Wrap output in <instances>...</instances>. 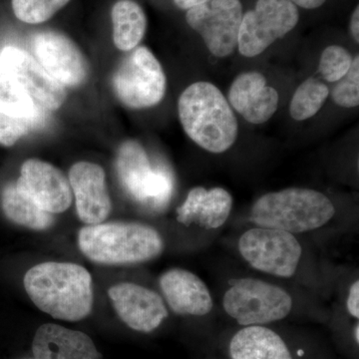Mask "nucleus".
Wrapping results in <instances>:
<instances>
[{"instance_id":"f257e3e1","label":"nucleus","mask_w":359,"mask_h":359,"mask_svg":"<svg viewBox=\"0 0 359 359\" xmlns=\"http://www.w3.org/2000/svg\"><path fill=\"white\" fill-rule=\"evenodd\" d=\"M25 289L33 304L56 320L79 321L91 313L93 283L79 264L47 262L25 273Z\"/></svg>"},{"instance_id":"f03ea898","label":"nucleus","mask_w":359,"mask_h":359,"mask_svg":"<svg viewBox=\"0 0 359 359\" xmlns=\"http://www.w3.org/2000/svg\"><path fill=\"white\" fill-rule=\"evenodd\" d=\"M178 114L189 138L208 152L222 154L237 141L235 113L218 87L210 82H196L182 92Z\"/></svg>"},{"instance_id":"7ed1b4c3","label":"nucleus","mask_w":359,"mask_h":359,"mask_svg":"<svg viewBox=\"0 0 359 359\" xmlns=\"http://www.w3.org/2000/svg\"><path fill=\"white\" fill-rule=\"evenodd\" d=\"M78 245L90 261L105 266H129L152 261L164 250V241L148 224L114 222L84 226Z\"/></svg>"},{"instance_id":"20e7f679","label":"nucleus","mask_w":359,"mask_h":359,"mask_svg":"<svg viewBox=\"0 0 359 359\" xmlns=\"http://www.w3.org/2000/svg\"><path fill=\"white\" fill-rule=\"evenodd\" d=\"M334 214V205L325 194L311 189L289 188L259 197L250 209V221L259 228L295 235L318 230Z\"/></svg>"},{"instance_id":"39448f33","label":"nucleus","mask_w":359,"mask_h":359,"mask_svg":"<svg viewBox=\"0 0 359 359\" xmlns=\"http://www.w3.org/2000/svg\"><path fill=\"white\" fill-rule=\"evenodd\" d=\"M224 311L243 327L282 320L292 309V299L282 287L257 280L242 278L224 295Z\"/></svg>"},{"instance_id":"423d86ee","label":"nucleus","mask_w":359,"mask_h":359,"mask_svg":"<svg viewBox=\"0 0 359 359\" xmlns=\"http://www.w3.org/2000/svg\"><path fill=\"white\" fill-rule=\"evenodd\" d=\"M117 98L127 107L158 105L166 94L167 79L158 59L147 47L135 48L118 66L112 79Z\"/></svg>"},{"instance_id":"0eeeda50","label":"nucleus","mask_w":359,"mask_h":359,"mask_svg":"<svg viewBox=\"0 0 359 359\" xmlns=\"http://www.w3.org/2000/svg\"><path fill=\"white\" fill-rule=\"evenodd\" d=\"M116 170L122 186L137 202L161 209L171 199V174L164 168L153 167L147 152L138 142L129 140L120 146Z\"/></svg>"},{"instance_id":"6e6552de","label":"nucleus","mask_w":359,"mask_h":359,"mask_svg":"<svg viewBox=\"0 0 359 359\" xmlns=\"http://www.w3.org/2000/svg\"><path fill=\"white\" fill-rule=\"evenodd\" d=\"M238 250L252 268L280 278L294 275L302 254V245L292 233L259 226L241 236Z\"/></svg>"},{"instance_id":"1a4fd4ad","label":"nucleus","mask_w":359,"mask_h":359,"mask_svg":"<svg viewBox=\"0 0 359 359\" xmlns=\"http://www.w3.org/2000/svg\"><path fill=\"white\" fill-rule=\"evenodd\" d=\"M299 20V9L290 0H257L254 11L243 15L238 52L245 57H256L292 32Z\"/></svg>"},{"instance_id":"9d476101","label":"nucleus","mask_w":359,"mask_h":359,"mask_svg":"<svg viewBox=\"0 0 359 359\" xmlns=\"http://www.w3.org/2000/svg\"><path fill=\"white\" fill-rule=\"evenodd\" d=\"M242 18L240 0H211L186 14L188 25L199 33L212 55L219 58L228 57L238 48Z\"/></svg>"},{"instance_id":"9b49d317","label":"nucleus","mask_w":359,"mask_h":359,"mask_svg":"<svg viewBox=\"0 0 359 359\" xmlns=\"http://www.w3.org/2000/svg\"><path fill=\"white\" fill-rule=\"evenodd\" d=\"M0 59L9 74L39 107L57 110L65 104V86L48 74L32 54L8 45L2 49Z\"/></svg>"},{"instance_id":"f8f14e48","label":"nucleus","mask_w":359,"mask_h":359,"mask_svg":"<svg viewBox=\"0 0 359 359\" xmlns=\"http://www.w3.org/2000/svg\"><path fill=\"white\" fill-rule=\"evenodd\" d=\"M32 46L37 61L63 86L77 87L86 81V59L69 37L58 32H40L33 37Z\"/></svg>"},{"instance_id":"ddd939ff","label":"nucleus","mask_w":359,"mask_h":359,"mask_svg":"<svg viewBox=\"0 0 359 359\" xmlns=\"http://www.w3.org/2000/svg\"><path fill=\"white\" fill-rule=\"evenodd\" d=\"M15 186L40 209L52 215L65 212L72 204L69 180L60 170L44 161H25Z\"/></svg>"},{"instance_id":"4468645a","label":"nucleus","mask_w":359,"mask_h":359,"mask_svg":"<svg viewBox=\"0 0 359 359\" xmlns=\"http://www.w3.org/2000/svg\"><path fill=\"white\" fill-rule=\"evenodd\" d=\"M108 294L123 323L136 332H152L169 314L157 292L137 283H118L110 287Z\"/></svg>"},{"instance_id":"2eb2a0df","label":"nucleus","mask_w":359,"mask_h":359,"mask_svg":"<svg viewBox=\"0 0 359 359\" xmlns=\"http://www.w3.org/2000/svg\"><path fill=\"white\" fill-rule=\"evenodd\" d=\"M68 180L79 219L88 226L104 223L112 203L103 168L94 163L78 162L71 167Z\"/></svg>"},{"instance_id":"dca6fc26","label":"nucleus","mask_w":359,"mask_h":359,"mask_svg":"<svg viewBox=\"0 0 359 359\" xmlns=\"http://www.w3.org/2000/svg\"><path fill=\"white\" fill-rule=\"evenodd\" d=\"M278 91L266 83V78L257 71L241 73L229 90L228 102L236 112L252 124L268 122L278 110Z\"/></svg>"},{"instance_id":"f3484780","label":"nucleus","mask_w":359,"mask_h":359,"mask_svg":"<svg viewBox=\"0 0 359 359\" xmlns=\"http://www.w3.org/2000/svg\"><path fill=\"white\" fill-rule=\"evenodd\" d=\"M160 287L170 309L180 316H204L214 306L207 285L187 269H172L163 273Z\"/></svg>"},{"instance_id":"a211bd4d","label":"nucleus","mask_w":359,"mask_h":359,"mask_svg":"<svg viewBox=\"0 0 359 359\" xmlns=\"http://www.w3.org/2000/svg\"><path fill=\"white\" fill-rule=\"evenodd\" d=\"M35 359H101L93 340L84 332L55 323L41 325L32 342Z\"/></svg>"},{"instance_id":"6ab92c4d","label":"nucleus","mask_w":359,"mask_h":359,"mask_svg":"<svg viewBox=\"0 0 359 359\" xmlns=\"http://www.w3.org/2000/svg\"><path fill=\"white\" fill-rule=\"evenodd\" d=\"M233 205L230 192L223 188L196 187L177 209V221L188 226L195 224L204 230H216L228 221Z\"/></svg>"},{"instance_id":"aec40b11","label":"nucleus","mask_w":359,"mask_h":359,"mask_svg":"<svg viewBox=\"0 0 359 359\" xmlns=\"http://www.w3.org/2000/svg\"><path fill=\"white\" fill-rule=\"evenodd\" d=\"M230 354L233 359H292L282 337L264 325L238 330L231 340Z\"/></svg>"},{"instance_id":"412c9836","label":"nucleus","mask_w":359,"mask_h":359,"mask_svg":"<svg viewBox=\"0 0 359 359\" xmlns=\"http://www.w3.org/2000/svg\"><path fill=\"white\" fill-rule=\"evenodd\" d=\"M113 41L121 51L133 50L140 43L147 28L142 7L133 0H119L112 8Z\"/></svg>"},{"instance_id":"4be33fe9","label":"nucleus","mask_w":359,"mask_h":359,"mask_svg":"<svg viewBox=\"0 0 359 359\" xmlns=\"http://www.w3.org/2000/svg\"><path fill=\"white\" fill-rule=\"evenodd\" d=\"M1 207L7 219L30 230L44 231L53 226V215L40 209L16 188L15 184H9L4 189Z\"/></svg>"},{"instance_id":"5701e85b","label":"nucleus","mask_w":359,"mask_h":359,"mask_svg":"<svg viewBox=\"0 0 359 359\" xmlns=\"http://www.w3.org/2000/svg\"><path fill=\"white\" fill-rule=\"evenodd\" d=\"M41 111L9 74L0 59V112L16 117L43 118Z\"/></svg>"},{"instance_id":"b1692460","label":"nucleus","mask_w":359,"mask_h":359,"mask_svg":"<svg viewBox=\"0 0 359 359\" xmlns=\"http://www.w3.org/2000/svg\"><path fill=\"white\" fill-rule=\"evenodd\" d=\"M327 85L316 78H309L297 89L290 103V114L295 121H306L318 114L330 96Z\"/></svg>"},{"instance_id":"393cba45","label":"nucleus","mask_w":359,"mask_h":359,"mask_svg":"<svg viewBox=\"0 0 359 359\" xmlns=\"http://www.w3.org/2000/svg\"><path fill=\"white\" fill-rule=\"evenodd\" d=\"M70 0H13V13L18 20L39 25L51 18Z\"/></svg>"},{"instance_id":"a878e982","label":"nucleus","mask_w":359,"mask_h":359,"mask_svg":"<svg viewBox=\"0 0 359 359\" xmlns=\"http://www.w3.org/2000/svg\"><path fill=\"white\" fill-rule=\"evenodd\" d=\"M353 56L339 45L328 46L321 53L318 73L330 83H337L342 79L353 63Z\"/></svg>"},{"instance_id":"bb28decb","label":"nucleus","mask_w":359,"mask_h":359,"mask_svg":"<svg viewBox=\"0 0 359 359\" xmlns=\"http://www.w3.org/2000/svg\"><path fill=\"white\" fill-rule=\"evenodd\" d=\"M43 118L16 117L0 112V145H15L30 130L39 126Z\"/></svg>"},{"instance_id":"cd10ccee","label":"nucleus","mask_w":359,"mask_h":359,"mask_svg":"<svg viewBox=\"0 0 359 359\" xmlns=\"http://www.w3.org/2000/svg\"><path fill=\"white\" fill-rule=\"evenodd\" d=\"M332 100L342 108H355L359 105V57L353 58L346 76L337 82L332 91Z\"/></svg>"},{"instance_id":"c85d7f7f","label":"nucleus","mask_w":359,"mask_h":359,"mask_svg":"<svg viewBox=\"0 0 359 359\" xmlns=\"http://www.w3.org/2000/svg\"><path fill=\"white\" fill-rule=\"evenodd\" d=\"M346 309L351 316L359 318V282L355 280L349 289L346 299Z\"/></svg>"},{"instance_id":"c756f323","label":"nucleus","mask_w":359,"mask_h":359,"mask_svg":"<svg viewBox=\"0 0 359 359\" xmlns=\"http://www.w3.org/2000/svg\"><path fill=\"white\" fill-rule=\"evenodd\" d=\"M295 6L302 7L304 9L318 8L325 4L327 0H290Z\"/></svg>"},{"instance_id":"7c9ffc66","label":"nucleus","mask_w":359,"mask_h":359,"mask_svg":"<svg viewBox=\"0 0 359 359\" xmlns=\"http://www.w3.org/2000/svg\"><path fill=\"white\" fill-rule=\"evenodd\" d=\"M209 1H211V0H174L175 4L179 8L185 9V11L208 4Z\"/></svg>"},{"instance_id":"2f4dec72","label":"nucleus","mask_w":359,"mask_h":359,"mask_svg":"<svg viewBox=\"0 0 359 359\" xmlns=\"http://www.w3.org/2000/svg\"><path fill=\"white\" fill-rule=\"evenodd\" d=\"M351 35L356 43L359 42V8L358 6L354 9L351 20Z\"/></svg>"},{"instance_id":"473e14b6","label":"nucleus","mask_w":359,"mask_h":359,"mask_svg":"<svg viewBox=\"0 0 359 359\" xmlns=\"http://www.w3.org/2000/svg\"><path fill=\"white\" fill-rule=\"evenodd\" d=\"M358 330V325H356L355 327H354V339H355L356 344L359 342Z\"/></svg>"}]
</instances>
